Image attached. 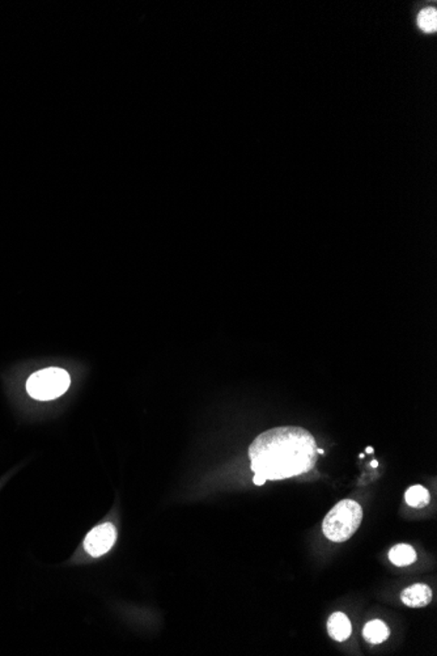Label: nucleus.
I'll list each match as a JSON object with an SVG mask.
<instances>
[{
    "mask_svg": "<svg viewBox=\"0 0 437 656\" xmlns=\"http://www.w3.org/2000/svg\"><path fill=\"white\" fill-rule=\"evenodd\" d=\"M419 28L425 33H434L437 29V12L435 8H425L418 16Z\"/></svg>",
    "mask_w": 437,
    "mask_h": 656,
    "instance_id": "nucleus-10",
    "label": "nucleus"
},
{
    "mask_svg": "<svg viewBox=\"0 0 437 656\" xmlns=\"http://www.w3.org/2000/svg\"><path fill=\"white\" fill-rule=\"evenodd\" d=\"M253 481H254L255 485H258V486H262V485H264V482L267 481V480H266L264 477H262V476H260V474H255V476H254V478H253Z\"/></svg>",
    "mask_w": 437,
    "mask_h": 656,
    "instance_id": "nucleus-11",
    "label": "nucleus"
},
{
    "mask_svg": "<svg viewBox=\"0 0 437 656\" xmlns=\"http://www.w3.org/2000/svg\"><path fill=\"white\" fill-rule=\"evenodd\" d=\"M314 437L299 426H282L267 430L249 447L250 467L254 474L279 481L305 474L317 463Z\"/></svg>",
    "mask_w": 437,
    "mask_h": 656,
    "instance_id": "nucleus-1",
    "label": "nucleus"
},
{
    "mask_svg": "<svg viewBox=\"0 0 437 656\" xmlns=\"http://www.w3.org/2000/svg\"><path fill=\"white\" fill-rule=\"evenodd\" d=\"M401 600L410 608L427 607L432 600V591L428 585L422 583L412 584L403 590Z\"/></svg>",
    "mask_w": 437,
    "mask_h": 656,
    "instance_id": "nucleus-5",
    "label": "nucleus"
},
{
    "mask_svg": "<svg viewBox=\"0 0 437 656\" xmlns=\"http://www.w3.org/2000/svg\"><path fill=\"white\" fill-rule=\"evenodd\" d=\"M363 520L360 505L352 499L340 500L322 522V531L326 539L334 542H345L352 537Z\"/></svg>",
    "mask_w": 437,
    "mask_h": 656,
    "instance_id": "nucleus-2",
    "label": "nucleus"
},
{
    "mask_svg": "<svg viewBox=\"0 0 437 656\" xmlns=\"http://www.w3.org/2000/svg\"><path fill=\"white\" fill-rule=\"evenodd\" d=\"M372 452H373V448H372V447H368V448H366V453Z\"/></svg>",
    "mask_w": 437,
    "mask_h": 656,
    "instance_id": "nucleus-13",
    "label": "nucleus"
},
{
    "mask_svg": "<svg viewBox=\"0 0 437 656\" xmlns=\"http://www.w3.org/2000/svg\"><path fill=\"white\" fill-rule=\"evenodd\" d=\"M71 379L67 371L50 367L34 372L27 381L30 397L38 401H51L67 392Z\"/></svg>",
    "mask_w": 437,
    "mask_h": 656,
    "instance_id": "nucleus-3",
    "label": "nucleus"
},
{
    "mask_svg": "<svg viewBox=\"0 0 437 656\" xmlns=\"http://www.w3.org/2000/svg\"><path fill=\"white\" fill-rule=\"evenodd\" d=\"M405 499H406V503L410 507L423 509L427 505H429L431 496H429V491L425 487H423L421 485H414L406 491Z\"/></svg>",
    "mask_w": 437,
    "mask_h": 656,
    "instance_id": "nucleus-9",
    "label": "nucleus"
},
{
    "mask_svg": "<svg viewBox=\"0 0 437 656\" xmlns=\"http://www.w3.org/2000/svg\"><path fill=\"white\" fill-rule=\"evenodd\" d=\"M317 453H320V454H323V450H319V448H317Z\"/></svg>",
    "mask_w": 437,
    "mask_h": 656,
    "instance_id": "nucleus-14",
    "label": "nucleus"
},
{
    "mask_svg": "<svg viewBox=\"0 0 437 656\" xmlns=\"http://www.w3.org/2000/svg\"><path fill=\"white\" fill-rule=\"evenodd\" d=\"M389 559L395 566L403 568V566H408V565H411L416 561V552L412 546H410L408 544H398L390 549Z\"/></svg>",
    "mask_w": 437,
    "mask_h": 656,
    "instance_id": "nucleus-8",
    "label": "nucleus"
},
{
    "mask_svg": "<svg viewBox=\"0 0 437 656\" xmlns=\"http://www.w3.org/2000/svg\"><path fill=\"white\" fill-rule=\"evenodd\" d=\"M117 539L116 526L112 523L97 525L93 528L84 539V549L88 555L97 558L108 553Z\"/></svg>",
    "mask_w": 437,
    "mask_h": 656,
    "instance_id": "nucleus-4",
    "label": "nucleus"
},
{
    "mask_svg": "<svg viewBox=\"0 0 437 656\" xmlns=\"http://www.w3.org/2000/svg\"><path fill=\"white\" fill-rule=\"evenodd\" d=\"M390 635V630L385 622L379 620H373L368 622L363 629V637L365 641L371 644H379L386 641Z\"/></svg>",
    "mask_w": 437,
    "mask_h": 656,
    "instance_id": "nucleus-7",
    "label": "nucleus"
},
{
    "mask_svg": "<svg viewBox=\"0 0 437 656\" xmlns=\"http://www.w3.org/2000/svg\"><path fill=\"white\" fill-rule=\"evenodd\" d=\"M327 633L336 642L349 640L351 635V622L349 617L345 613H333L327 621Z\"/></svg>",
    "mask_w": 437,
    "mask_h": 656,
    "instance_id": "nucleus-6",
    "label": "nucleus"
},
{
    "mask_svg": "<svg viewBox=\"0 0 437 656\" xmlns=\"http://www.w3.org/2000/svg\"><path fill=\"white\" fill-rule=\"evenodd\" d=\"M372 467H379V463H377V461H376V460H375V461H372Z\"/></svg>",
    "mask_w": 437,
    "mask_h": 656,
    "instance_id": "nucleus-12",
    "label": "nucleus"
}]
</instances>
